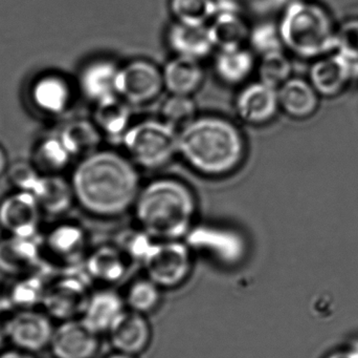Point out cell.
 <instances>
[{
	"label": "cell",
	"instance_id": "cell-1",
	"mask_svg": "<svg viewBox=\"0 0 358 358\" xmlns=\"http://www.w3.org/2000/svg\"><path fill=\"white\" fill-rule=\"evenodd\" d=\"M71 184L80 206L105 219L134 209L142 188L138 166L127 156L111 149L85 156L73 170Z\"/></svg>",
	"mask_w": 358,
	"mask_h": 358
},
{
	"label": "cell",
	"instance_id": "cell-2",
	"mask_svg": "<svg viewBox=\"0 0 358 358\" xmlns=\"http://www.w3.org/2000/svg\"><path fill=\"white\" fill-rule=\"evenodd\" d=\"M248 155L237 124L216 115L198 116L179 130L178 156L196 174L223 178L237 172Z\"/></svg>",
	"mask_w": 358,
	"mask_h": 358
},
{
	"label": "cell",
	"instance_id": "cell-3",
	"mask_svg": "<svg viewBox=\"0 0 358 358\" xmlns=\"http://www.w3.org/2000/svg\"><path fill=\"white\" fill-rule=\"evenodd\" d=\"M197 210L193 189L172 177L153 179L142 186L134 206L138 228L157 241L187 237L194 227Z\"/></svg>",
	"mask_w": 358,
	"mask_h": 358
},
{
	"label": "cell",
	"instance_id": "cell-4",
	"mask_svg": "<svg viewBox=\"0 0 358 358\" xmlns=\"http://www.w3.org/2000/svg\"><path fill=\"white\" fill-rule=\"evenodd\" d=\"M278 25L284 48L299 58L317 59L336 50L338 27L319 2L292 0Z\"/></svg>",
	"mask_w": 358,
	"mask_h": 358
},
{
	"label": "cell",
	"instance_id": "cell-5",
	"mask_svg": "<svg viewBox=\"0 0 358 358\" xmlns=\"http://www.w3.org/2000/svg\"><path fill=\"white\" fill-rule=\"evenodd\" d=\"M121 143L138 168L162 170L178 156L179 132L162 119L142 120L132 123Z\"/></svg>",
	"mask_w": 358,
	"mask_h": 358
},
{
	"label": "cell",
	"instance_id": "cell-6",
	"mask_svg": "<svg viewBox=\"0 0 358 358\" xmlns=\"http://www.w3.org/2000/svg\"><path fill=\"white\" fill-rule=\"evenodd\" d=\"M143 264L148 279L162 289H174L185 283L191 275V248L180 240L155 241Z\"/></svg>",
	"mask_w": 358,
	"mask_h": 358
},
{
	"label": "cell",
	"instance_id": "cell-7",
	"mask_svg": "<svg viewBox=\"0 0 358 358\" xmlns=\"http://www.w3.org/2000/svg\"><path fill=\"white\" fill-rule=\"evenodd\" d=\"M164 90L163 71L152 61L134 59L120 67L117 95L132 106L153 102Z\"/></svg>",
	"mask_w": 358,
	"mask_h": 358
},
{
	"label": "cell",
	"instance_id": "cell-8",
	"mask_svg": "<svg viewBox=\"0 0 358 358\" xmlns=\"http://www.w3.org/2000/svg\"><path fill=\"white\" fill-rule=\"evenodd\" d=\"M92 294L83 275L67 273L48 284L42 306L46 315L63 322L77 319L83 315Z\"/></svg>",
	"mask_w": 358,
	"mask_h": 358
},
{
	"label": "cell",
	"instance_id": "cell-9",
	"mask_svg": "<svg viewBox=\"0 0 358 358\" xmlns=\"http://www.w3.org/2000/svg\"><path fill=\"white\" fill-rule=\"evenodd\" d=\"M6 338L20 350L39 352L50 346L55 328L50 315L34 309H20L3 326Z\"/></svg>",
	"mask_w": 358,
	"mask_h": 358
},
{
	"label": "cell",
	"instance_id": "cell-10",
	"mask_svg": "<svg viewBox=\"0 0 358 358\" xmlns=\"http://www.w3.org/2000/svg\"><path fill=\"white\" fill-rule=\"evenodd\" d=\"M235 111L238 118L248 125L271 123L281 111L278 88L259 80L244 84L236 96Z\"/></svg>",
	"mask_w": 358,
	"mask_h": 358
},
{
	"label": "cell",
	"instance_id": "cell-11",
	"mask_svg": "<svg viewBox=\"0 0 358 358\" xmlns=\"http://www.w3.org/2000/svg\"><path fill=\"white\" fill-rule=\"evenodd\" d=\"M41 210L33 193L19 191L0 204V226L14 237H37Z\"/></svg>",
	"mask_w": 358,
	"mask_h": 358
},
{
	"label": "cell",
	"instance_id": "cell-12",
	"mask_svg": "<svg viewBox=\"0 0 358 358\" xmlns=\"http://www.w3.org/2000/svg\"><path fill=\"white\" fill-rule=\"evenodd\" d=\"M355 75V63L334 52L315 59L309 69L308 80L317 94L334 98L345 92Z\"/></svg>",
	"mask_w": 358,
	"mask_h": 358
},
{
	"label": "cell",
	"instance_id": "cell-13",
	"mask_svg": "<svg viewBox=\"0 0 358 358\" xmlns=\"http://www.w3.org/2000/svg\"><path fill=\"white\" fill-rule=\"evenodd\" d=\"M185 239L189 248L208 252L221 263H236L244 254L243 239L236 231L217 226L193 227Z\"/></svg>",
	"mask_w": 358,
	"mask_h": 358
},
{
	"label": "cell",
	"instance_id": "cell-14",
	"mask_svg": "<svg viewBox=\"0 0 358 358\" xmlns=\"http://www.w3.org/2000/svg\"><path fill=\"white\" fill-rule=\"evenodd\" d=\"M99 347V334L81 319L63 322L55 328L50 342L52 355L56 358H94Z\"/></svg>",
	"mask_w": 358,
	"mask_h": 358
},
{
	"label": "cell",
	"instance_id": "cell-15",
	"mask_svg": "<svg viewBox=\"0 0 358 358\" xmlns=\"http://www.w3.org/2000/svg\"><path fill=\"white\" fill-rule=\"evenodd\" d=\"M85 231L73 223H63L52 228L41 240L42 258L43 254L52 259L60 266H76L81 262L86 250Z\"/></svg>",
	"mask_w": 358,
	"mask_h": 358
},
{
	"label": "cell",
	"instance_id": "cell-16",
	"mask_svg": "<svg viewBox=\"0 0 358 358\" xmlns=\"http://www.w3.org/2000/svg\"><path fill=\"white\" fill-rule=\"evenodd\" d=\"M41 239L10 235L0 241V271L4 275L25 277L35 273L41 263Z\"/></svg>",
	"mask_w": 358,
	"mask_h": 358
},
{
	"label": "cell",
	"instance_id": "cell-17",
	"mask_svg": "<svg viewBox=\"0 0 358 358\" xmlns=\"http://www.w3.org/2000/svg\"><path fill=\"white\" fill-rule=\"evenodd\" d=\"M146 317L128 309L122 315L108 333L117 352L136 357L148 349L152 331Z\"/></svg>",
	"mask_w": 358,
	"mask_h": 358
},
{
	"label": "cell",
	"instance_id": "cell-18",
	"mask_svg": "<svg viewBox=\"0 0 358 358\" xmlns=\"http://www.w3.org/2000/svg\"><path fill=\"white\" fill-rule=\"evenodd\" d=\"M166 42L174 56L201 61L214 50L208 25H193L174 21L167 33Z\"/></svg>",
	"mask_w": 358,
	"mask_h": 358
},
{
	"label": "cell",
	"instance_id": "cell-19",
	"mask_svg": "<svg viewBox=\"0 0 358 358\" xmlns=\"http://www.w3.org/2000/svg\"><path fill=\"white\" fill-rule=\"evenodd\" d=\"M280 109L296 120L309 119L320 107L321 96L308 79L292 77L278 88Z\"/></svg>",
	"mask_w": 358,
	"mask_h": 358
},
{
	"label": "cell",
	"instance_id": "cell-20",
	"mask_svg": "<svg viewBox=\"0 0 358 358\" xmlns=\"http://www.w3.org/2000/svg\"><path fill=\"white\" fill-rule=\"evenodd\" d=\"M120 67L113 59L99 58L87 63L79 76V85L86 98L96 103L117 95Z\"/></svg>",
	"mask_w": 358,
	"mask_h": 358
},
{
	"label": "cell",
	"instance_id": "cell-21",
	"mask_svg": "<svg viewBox=\"0 0 358 358\" xmlns=\"http://www.w3.org/2000/svg\"><path fill=\"white\" fill-rule=\"evenodd\" d=\"M126 303L113 290H101L92 294L81 319L98 333H109L113 326L125 313Z\"/></svg>",
	"mask_w": 358,
	"mask_h": 358
},
{
	"label": "cell",
	"instance_id": "cell-22",
	"mask_svg": "<svg viewBox=\"0 0 358 358\" xmlns=\"http://www.w3.org/2000/svg\"><path fill=\"white\" fill-rule=\"evenodd\" d=\"M165 90L169 94L192 96L204 81V71L199 60L173 56L163 69Z\"/></svg>",
	"mask_w": 358,
	"mask_h": 358
},
{
	"label": "cell",
	"instance_id": "cell-23",
	"mask_svg": "<svg viewBox=\"0 0 358 358\" xmlns=\"http://www.w3.org/2000/svg\"><path fill=\"white\" fill-rule=\"evenodd\" d=\"M130 261L119 246H104L86 259V275L102 283L115 284L127 275Z\"/></svg>",
	"mask_w": 358,
	"mask_h": 358
},
{
	"label": "cell",
	"instance_id": "cell-24",
	"mask_svg": "<svg viewBox=\"0 0 358 358\" xmlns=\"http://www.w3.org/2000/svg\"><path fill=\"white\" fill-rule=\"evenodd\" d=\"M131 107L117 95L96 103L94 122L103 137L122 141L132 125Z\"/></svg>",
	"mask_w": 358,
	"mask_h": 358
},
{
	"label": "cell",
	"instance_id": "cell-25",
	"mask_svg": "<svg viewBox=\"0 0 358 358\" xmlns=\"http://www.w3.org/2000/svg\"><path fill=\"white\" fill-rule=\"evenodd\" d=\"M256 67L254 52L245 46L218 50L214 59L215 74L227 85L243 84Z\"/></svg>",
	"mask_w": 358,
	"mask_h": 358
},
{
	"label": "cell",
	"instance_id": "cell-26",
	"mask_svg": "<svg viewBox=\"0 0 358 358\" xmlns=\"http://www.w3.org/2000/svg\"><path fill=\"white\" fill-rule=\"evenodd\" d=\"M208 27L213 43L218 50L242 48L248 42L250 27L240 11L217 13Z\"/></svg>",
	"mask_w": 358,
	"mask_h": 358
},
{
	"label": "cell",
	"instance_id": "cell-27",
	"mask_svg": "<svg viewBox=\"0 0 358 358\" xmlns=\"http://www.w3.org/2000/svg\"><path fill=\"white\" fill-rule=\"evenodd\" d=\"M33 195L42 210L55 216L66 212L75 200L71 182L60 176L41 177Z\"/></svg>",
	"mask_w": 358,
	"mask_h": 358
},
{
	"label": "cell",
	"instance_id": "cell-28",
	"mask_svg": "<svg viewBox=\"0 0 358 358\" xmlns=\"http://www.w3.org/2000/svg\"><path fill=\"white\" fill-rule=\"evenodd\" d=\"M34 102L42 111L60 113L71 102V88L62 78L46 76L36 82L31 90Z\"/></svg>",
	"mask_w": 358,
	"mask_h": 358
},
{
	"label": "cell",
	"instance_id": "cell-29",
	"mask_svg": "<svg viewBox=\"0 0 358 358\" xmlns=\"http://www.w3.org/2000/svg\"><path fill=\"white\" fill-rule=\"evenodd\" d=\"M60 137L73 157L87 156L98 151L103 135L94 121L76 120L65 126Z\"/></svg>",
	"mask_w": 358,
	"mask_h": 358
},
{
	"label": "cell",
	"instance_id": "cell-30",
	"mask_svg": "<svg viewBox=\"0 0 358 358\" xmlns=\"http://www.w3.org/2000/svg\"><path fill=\"white\" fill-rule=\"evenodd\" d=\"M174 21L193 25H208L218 10L217 0H169Z\"/></svg>",
	"mask_w": 358,
	"mask_h": 358
},
{
	"label": "cell",
	"instance_id": "cell-31",
	"mask_svg": "<svg viewBox=\"0 0 358 358\" xmlns=\"http://www.w3.org/2000/svg\"><path fill=\"white\" fill-rule=\"evenodd\" d=\"M124 300L128 310L147 315L161 304L162 288L148 277L136 280L130 284Z\"/></svg>",
	"mask_w": 358,
	"mask_h": 358
},
{
	"label": "cell",
	"instance_id": "cell-32",
	"mask_svg": "<svg viewBox=\"0 0 358 358\" xmlns=\"http://www.w3.org/2000/svg\"><path fill=\"white\" fill-rule=\"evenodd\" d=\"M256 69L259 81L275 88L292 77V60L285 50L260 56Z\"/></svg>",
	"mask_w": 358,
	"mask_h": 358
},
{
	"label": "cell",
	"instance_id": "cell-33",
	"mask_svg": "<svg viewBox=\"0 0 358 358\" xmlns=\"http://www.w3.org/2000/svg\"><path fill=\"white\" fill-rule=\"evenodd\" d=\"M159 113V119L179 132L198 117L197 105L192 96L170 94L164 100Z\"/></svg>",
	"mask_w": 358,
	"mask_h": 358
},
{
	"label": "cell",
	"instance_id": "cell-34",
	"mask_svg": "<svg viewBox=\"0 0 358 358\" xmlns=\"http://www.w3.org/2000/svg\"><path fill=\"white\" fill-rule=\"evenodd\" d=\"M48 284L35 273L21 277L10 289V302L20 309H34L42 305Z\"/></svg>",
	"mask_w": 358,
	"mask_h": 358
},
{
	"label": "cell",
	"instance_id": "cell-35",
	"mask_svg": "<svg viewBox=\"0 0 358 358\" xmlns=\"http://www.w3.org/2000/svg\"><path fill=\"white\" fill-rule=\"evenodd\" d=\"M248 43L252 46V52L260 56L285 50L282 42L279 25L278 23L268 21L258 23L250 27Z\"/></svg>",
	"mask_w": 358,
	"mask_h": 358
},
{
	"label": "cell",
	"instance_id": "cell-36",
	"mask_svg": "<svg viewBox=\"0 0 358 358\" xmlns=\"http://www.w3.org/2000/svg\"><path fill=\"white\" fill-rule=\"evenodd\" d=\"M71 157L73 155L65 146L61 137L46 139L40 145L39 151H38L39 161L48 170H62L69 163Z\"/></svg>",
	"mask_w": 358,
	"mask_h": 358
},
{
	"label": "cell",
	"instance_id": "cell-37",
	"mask_svg": "<svg viewBox=\"0 0 358 358\" xmlns=\"http://www.w3.org/2000/svg\"><path fill=\"white\" fill-rule=\"evenodd\" d=\"M336 52L352 63H358V18L350 19L338 29Z\"/></svg>",
	"mask_w": 358,
	"mask_h": 358
},
{
	"label": "cell",
	"instance_id": "cell-38",
	"mask_svg": "<svg viewBox=\"0 0 358 358\" xmlns=\"http://www.w3.org/2000/svg\"><path fill=\"white\" fill-rule=\"evenodd\" d=\"M10 182L18 187L19 191L33 193L39 183L41 176L35 168L25 162L15 163L8 170Z\"/></svg>",
	"mask_w": 358,
	"mask_h": 358
},
{
	"label": "cell",
	"instance_id": "cell-39",
	"mask_svg": "<svg viewBox=\"0 0 358 358\" xmlns=\"http://www.w3.org/2000/svg\"><path fill=\"white\" fill-rule=\"evenodd\" d=\"M325 358H358V342L353 343L347 349L334 351V352L329 353Z\"/></svg>",
	"mask_w": 358,
	"mask_h": 358
},
{
	"label": "cell",
	"instance_id": "cell-40",
	"mask_svg": "<svg viewBox=\"0 0 358 358\" xmlns=\"http://www.w3.org/2000/svg\"><path fill=\"white\" fill-rule=\"evenodd\" d=\"M0 358H35L29 352L20 350V349H14V350L4 351L0 353Z\"/></svg>",
	"mask_w": 358,
	"mask_h": 358
},
{
	"label": "cell",
	"instance_id": "cell-41",
	"mask_svg": "<svg viewBox=\"0 0 358 358\" xmlns=\"http://www.w3.org/2000/svg\"><path fill=\"white\" fill-rule=\"evenodd\" d=\"M6 157L4 151L0 149V174L6 170Z\"/></svg>",
	"mask_w": 358,
	"mask_h": 358
},
{
	"label": "cell",
	"instance_id": "cell-42",
	"mask_svg": "<svg viewBox=\"0 0 358 358\" xmlns=\"http://www.w3.org/2000/svg\"><path fill=\"white\" fill-rule=\"evenodd\" d=\"M106 358H136V357H131V355L124 354V353H120V352H117V351H115V352L113 353V354L109 355V357H106Z\"/></svg>",
	"mask_w": 358,
	"mask_h": 358
},
{
	"label": "cell",
	"instance_id": "cell-43",
	"mask_svg": "<svg viewBox=\"0 0 358 358\" xmlns=\"http://www.w3.org/2000/svg\"><path fill=\"white\" fill-rule=\"evenodd\" d=\"M6 340V331H4L3 326L0 325V348L3 345L4 340Z\"/></svg>",
	"mask_w": 358,
	"mask_h": 358
},
{
	"label": "cell",
	"instance_id": "cell-44",
	"mask_svg": "<svg viewBox=\"0 0 358 358\" xmlns=\"http://www.w3.org/2000/svg\"><path fill=\"white\" fill-rule=\"evenodd\" d=\"M4 304L3 302H2L1 300H0V312H1L2 310H3Z\"/></svg>",
	"mask_w": 358,
	"mask_h": 358
},
{
	"label": "cell",
	"instance_id": "cell-45",
	"mask_svg": "<svg viewBox=\"0 0 358 358\" xmlns=\"http://www.w3.org/2000/svg\"><path fill=\"white\" fill-rule=\"evenodd\" d=\"M52 358H56V357H52Z\"/></svg>",
	"mask_w": 358,
	"mask_h": 358
}]
</instances>
